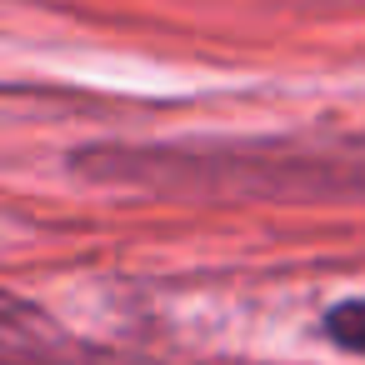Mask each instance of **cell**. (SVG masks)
Returning a JSON list of instances; mask_svg holds the SVG:
<instances>
[{"mask_svg":"<svg viewBox=\"0 0 365 365\" xmlns=\"http://www.w3.org/2000/svg\"><path fill=\"white\" fill-rule=\"evenodd\" d=\"M325 335H330L340 350H350V355H365V295L330 305V310H325Z\"/></svg>","mask_w":365,"mask_h":365,"instance_id":"cell-2","label":"cell"},{"mask_svg":"<svg viewBox=\"0 0 365 365\" xmlns=\"http://www.w3.org/2000/svg\"><path fill=\"white\" fill-rule=\"evenodd\" d=\"M0 365H76V345L41 310L0 295Z\"/></svg>","mask_w":365,"mask_h":365,"instance_id":"cell-1","label":"cell"}]
</instances>
